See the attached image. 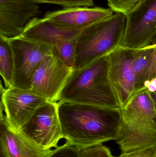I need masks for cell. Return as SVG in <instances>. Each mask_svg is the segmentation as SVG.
Wrapping results in <instances>:
<instances>
[{
    "label": "cell",
    "mask_w": 156,
    "mask_h": 157,
    "mask_svg": "<svg viewBox=\"0 0 156 157\" xmlns=\"http://www.w3.org/2000/svg\"><path fill=\"white\" fill-rule=\"evenodd\" d=\"M66 143L79 149L116 141L121 125V112L96 105L57 102Z\"/></svg>",
    "instance_id": "obj_1"
},
{
    "label": "cell",
    "mask_w": 156,
    "mask_h": 157,
    "mask_svg": "<svg viewBox=\"0 0 156 157\" xmlns=\"http://www.w3.org/2000/svg\"><path fill=\"white\" fill-rule=\"evenodd\" d=\"M108 54L73 70L59 97L68 101L117 109L108 82Z\"/></svg>",
    "instance_id": "obj_2"
},
{
    "label": "cell",
    "mask_w": 156,
    "mask_h": 157,
    "mask_svg": "<svg viewBox=\"0 0 156 157\" xmlns=\"http://www.w3.org/2000/svg\"><path fill=\"white\" fill-rule=\"evenodd\" d=\"M126 26V15L117 13L86 28L77 40L74 70L85 67L121 46Z\"/></svg>",
    "instance_id": "obj_3"
},
{
    "label": "cell",
    "mask_w": 156,
    "mask_h": 157,
    "mask_svg": "<svg viewBox=\"0 0 156 157\" xmlns=\"http://www.w3.org/2000/svg\"><path fill=\"white\" fill-rule=\"evenodd\" d=\"M14 60L12 86L29 90L35 71L39 63L54 53V48L22 37L7 39Z\"/></svg>",
    "instance_id": "obj_4"
},
{
    "label": "cell",
    "mask_w": 156,
    "mask_h": 157,
    "mask_svg": "<svg viewBox=\"0 0 156 157\" xmlns=\"http://www.w3.org/2000/svg\"><path fill=\"white\" fill-rule=\"evenodd\" d=\"M19 129L43 149L57 148L60 140L64 138L57 102L47 101L40 106Z\"/></svg>",
    "instance_id": "obj_5"
},
{
    "label": "cell",
    "mask_w": 156,
    "mask_h": 157,
    "mask_svg": "<svg viewBox=\"0 0 156 157\" xmlns=\"http://www.w3.org/2000/svg\"><path fill=\"white\" fill-rule=\"evenodd\" d=\"M73 69L60 59L56 51L44 59L35 71L29 90L47 101L57 102Z\"/></svg>",
    "instance_id": "obj_6"
},
{
    "label": "cell",
    "mask_w": 156,
    "mask_h": 157,
    "mask_svg": "<svg viewBox=\"0 0 156 157\" xmlns=\"http://www.w3.org/2000/svg\"><path fill=\"white\" fill-rule=\"evenodd\" d=\"M126 16L121 46L138 49L147 47L156 36V0H141Z\"/></svg>",
    "instance_id": "obj_7"
},
{
    "label": "cell",
    "mask_w": 156,
    "mask_h": 157,
    "mask_svg": "<svg viewBox=\"0 0 156 157\" xmlns=\"http://www.w3.org/2000/svg\"><path fill=\"white\" fill-rule=\"evenodd\" d=\"M47 101L30 90L12 86L6 89L1 86V112H4L7 120L19 129Z\"/></svg>",
    "instance_id": "obj_8"
},
{
    "label": "cell",
    "mask_w": 156,
    "mask_h": 157,
    "mask_svg": "<svg viewBox=\"0 0 156 157\" xmlns=\"http://www.w3.org/2000/svg\"><path fill=\"white\" fill-rule=\"evenodd\" d=\"M107 76L114 98L122 109L136 91L132 56L114 51L109 53Z\"/></svg>",
    "instance_id": "obj_9"
},
{
    "label": "cell",
    "mask_w": 156,
    "mask_h": 157,
    "mask_svg": "<svg viewBox=\"0 0 156 157\" xmlns=\"http://www.w3.org/2000/svg\"><path fill=\"white\" fill-rule=\"evenodd\" d=\"M41 13L33 0H0V36H21L28 22Z\"/></svg>",
    "instance_id": "obj_10"
},
{
    "label": "cell",
    "mask_w": 156,
    "mask_h": 157,
    "mask_svg": "<svg viewBox=\"0 0 156 157\" xmlns=\"http://www.w3.org/2000/svg\"><path fill=\"white\" fill-rule=\"evenodd\" d=\"M0 142L4 157H49L55 149H45L35 144L13 125L1 113Z\"/></svg>",
    "instance_id": "obj_11"
},
{
    "label": "cell",
    "mask_w": 156,
    "mask_h": 157,
    "mask_svg": "<svg viewBox=\"0 0 156 157\" xmlns=\"http://www.w3.org/2000/svg\"><path fill=\"white\" fill-rule=\"evenodd\" d=\"M88 27L79 28L67 27L45 17H34L27 23L20 37L42 42L55 48L66 41L78 37Z\"/></svg>",
    "instance_id": "obj_12"
},
{
    "label": "cell",
    "mask_w": 156,
    "mask_h": 157,
    "mask_svg": "<svg viewBox=\"0 0 156 157\" xmlns=\"http://www.w3.org/2000/svg\"><path fill=\"white\" fill-rule=\"evenodd\" d=\"M111 8L89 6L67 7L48 12L44 17L63 26L72 28L86 27L112 15Z\"/></svg>",
    "instance_id": "obj_13"
},
{
    "label": "cell",
    "mask_w": 156,
    "mask_h": 157,
    "mask_svg": "<svg viewBox=\"0 0 156 157\" xmlns=\"http://www.w3.org/2000/svg\"><path fill=\"white\" fill-rule=\"evenodd\" d=\"M0 73L6 88L11 86L13 82L14 73V60L13 52L8 40L1 36Z\"/></svg>",
    "instance_id": "obj_14"
},
{
    "label": "cell",
    "mask_w": 156,
    "mask_h": 157,
    "mask_svg": "<svg viewBox=\"0 0 156 157\" xmlns=\"http://www.w3.org/2000/svg\"><path fill=\"white\" fill-rule=\"evenodd\" d=\"M138 50L139 51L132 56V67L135 77L136 91L144 88L143 79L153 48L147 47Z\"/></svg>",
    "instance_id": "obj_15"
},
{
    "label": "cell",
    "mask_w": 156,
    "mask_h": 157,
    "mask_svg": "<svg viewBox=\"0 0 156 157\" xmlns=\"http://www.w3.org/2000/svg\"><path fill=\"white\" fill-rule=\"evenodd\" d=\"M78 38L66 41L54 48L61 61L67 66L73 70L76 61V47Z\"/></svg>",
    "instance_id": "obj_16"
},
{
    "label": "cell",
    "mask_w": 156,
    "mask_h": 157,
    "mask_svg": "<svg viewBox=\"0 0 156 157\" xmlns=\"http://www.w3.org/2000/svg\"><path fill=\"white\" fill-rule=\"evenodd\" d=\"M108 4L113 11L127 15L141 0H107Z\"/></svg>",
    "instance_id": "obj_17"
},
{
    "label": "cell",
    "mask_w": 156,
    "mask_h": 157,
    "mask_svg": "<svg viewBox=\"0 0 156 157\" xmlns=\"http://www.w3.org/2000/svg\"><path fill=\"white\" fill-rule=\"evenodd\" d=\"M37 4L58 5L64 8L78 6H93L94 0H33Z\"/></svg>",
    "instance_id": "obj_18"
},
{
    "label": "cell",
    "mask_w": 156,
    "mask_h": 157,
    "mask_svg": "<svg viewBox=\"0 0 156 157\" xmlns=\"http://www.w3.org/2000/svg\"><path fill=\"white\" fill-rule=\"evenodd\" d=\"M80 157H114L109 147L98 145L80 149Z\"/></svg>",
    "instance_id": "obj_19"
},
{
    "label": "cell",
    "mask_w": 156,
    "mask_h": 157,
    "mask_svg": "<svg viewBox=\"0 0 156 157\" xmlns=\"http://www.w3.org/2000/svg\"><path fill=\"white\" fill-rule=\"evenodd\" d=\"M80 149L65 143L56 148L55 152L49 157H80Z\"/></svg>",
    "instance_id": "obj_20"
},
{
    "label": "cell",
    "mask_w": 156,
    "mask_h": 157,
    "mask_svg": "<svg viewBox=\"0 0 156 157\" xmlns=\"http://www.w3.org/2000/svg\"><path fill=\"white\" fill-rule=\"evenodd\" d=\"M154 78H156V48H153L150 60L144 75L143 86L145 81Z\"/></svg>",
    "instance_id": "obj_21"
},
{
    "label": "cell",
    "mask_w": 156,
    "mask_h": 157,
    "mask_svg": "<svg viewBox=\"0 0 156 157\" xmlns=\"http://www.w3.org/2000/svg\"><path fill=\"white\" fill-rule=\"evenodd\" d=\"M117 157H156V146L129 153H122Z\"/></svg>",
    "instance_id": "obj_22"
},
{
    "label": "cell",
    "mask_w": 156,
    "mask_h": 157,
    "mask_svg": "<svg viewBox=\"0 0 156 157\" xmlns=\"http://www.w3.org/2000/svg\"><path fill=\"white\" fill-rule=\"evenodd\" d=\"M143 87L147 89L149 92H156V78L145 81Z\"/></svg>",
    "instance_id": "obj_23"
},
{
    "label": "cell",
    "mask_w": 156,
    "mask_h": 157,
    "mask_svg": "<svg viewBox=\"0 0 156 157\" xmlns=\"http://www.w3.org/2000/svg\"><path fill=\"white\" fill-rule=\"evenodd\" d=\"M150 95H151V98L154 101V104L156 108V92H150Z\"/></svg>",
    "instance_id": "obj_24"
},
{
    "label": "cell",
    "mask_w": 156,
    "mask_h": 157,
    "mask_svg": "<svg viewBox=\"0 0 156 157\" xmlns=\"http://www.w3.org/2000/svg\"><path fill=\"white\" fill-rule=\"evenodd\" d=\"M147 47L152 48H156V36Z\"/></svg>",
    "instance_id": "obj_25"
},
{
    "label": "cell",
    "mask_w": 156,
    "mask_h": 157,
    "mask_svg": "<svg viewBox=\"0 0 156 157\" xmlns=\"http://www.w3.org/2000/svg\"><path fill=\"white\" fill-rule=\"evenodd\" d=\"M155 121H156V115L155 118Z\"/></svg>",
    "instance_id": "obj_26"
}]
</instances>
